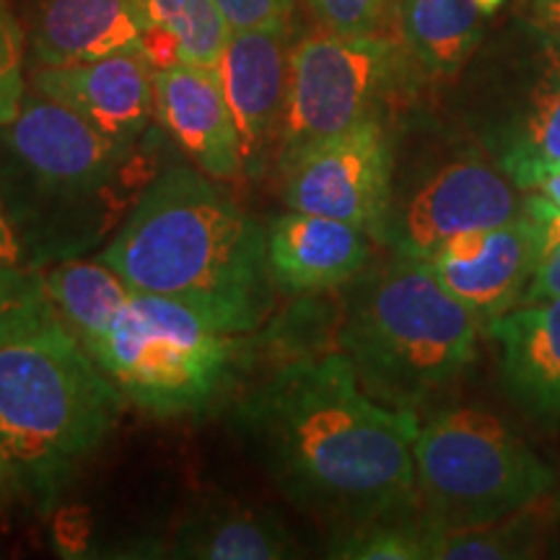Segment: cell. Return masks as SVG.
<instances>
[{"label":"cell","mask_w":560,"mask_h":560,"mask_svg":"<svg viewBox=\"0 0 560 560\" xmlns=\"http://www.w3.org/2000/svg\"><path fill=\"white\" fill-rule=\"evenodd\" d=\"M418 425L371 397L340 350L283 363L231 410V431L280 493L346 529L416 516Z\"/></svg>","instance_id":"6da1fadb"},{"label":"cell","mask_w":560,"mask_h":560,"mask_svg":"<svg viewBox=\"0 0 560 560\" xmlns=\"http://www.w3.org/2000/svg\"><path fill=\"white\" fill-rule=\"evenodd\" d=\"M265 236L219 179L170 166L96 257L136 291L182 301L221 330L249 335L276 301Z\"/></svg>","instance_id":"7a4b0ae2"},{"label":"cell","mask_w":560,"mask_h":560,"mask_svg":"<svg viewBox=\"0 0 560 560\" xmlns=\"http://www.w3.org/2000/svg\"><path fill=\"white\" fill-rule=\"evenodd\" d=\"M156 174L138 140L112 138L39 91L0 125V195L32 270L109 242Z\"/></svg>","instance_id":"3957f363"},{"label":"cell","mask_w":560,"mask_h":560,"mask_svg":"<svg viewBox=\"0 0 560 560\" xmlns=\"http://www.w3.org/2000/svg\"><path fill=\"white\" fill-rule=\"evenodd\" d=\"M122 392L55 317L0 340V465L45 514L122 416Z\"/></svg>","instance_id":"277c9868"},{"label":"cell","mask_w":560,"mask_h":560,"mask_svg":"<svg viewBox=\"0 0 560 560\" xmlns=\"http://www.w3.org/2000/svg\"><path fill=\"white\" fill-rule=\"evenodd\" d=\"M480 317L444 289L425 260L397 255L355 283L340 353L371 397L416 412L478 355Z\"/></svg>","instance_id":"5b68a950"},{"label":"cell","mask_w":560,"mask_h":560,"mask_svg":"<svg viewBox=\"0 0 560 560\" xmlns=\"http://www.w3.org/2000/svg\"><path fill=\"white\" fill-rule=\"evenodd\" d=\"M244 338L182 301L132 289L86 350L125 400L166 420L206 416L226 400L249 363Z\"/></svg>","instance_id":"8992f818"},{"label":"cell","mask_w":560,"mask_h":560,"mask_svg":"<svg viewBox=\"0 0 560 560\" xmlns=\"http://www.w3.org/2000/svg\"><path fill=\"white\" fill-rule=\"evenodd\" d=\"M418 516L429 527H486L522 514L552 488V472L506 420L475 405L418 425Z\"/></svg>","instance_id":"52a82bcc"},{"label":"cell","mask_w":560,"mask_h":560,"mask_svg":"<svg viewBox=\"0 0 560 560\" xmlns=\"http://www.w3.org/2000/svg\"><path fill=\"white\" fill-rule=\"evenodd\" d=\"M402 39L387 34H319L291 47L289 96L276 159L342 132L369 117L392 94L408 68Z\"/></svg>","instance_id":"ba28073f"},{"label":"cell","mask_w":560,"mask_h":560,"mask_svg":"<svg viewBox=\"0 0 560 560\" xmlns=\"http://www.w3.org/2000/svg\"><path fill=\"white\" fill-rule=\"evenodd\" d=\"M278 166L291 210L353 223L382 242L392 206V149L376 117L314 140Z\"/></svg>","instance_id":"9c48e42d"},{"label":"cell","mask_w":560,"mask_h":560,"mask_svg":"<svg viewBox=\"0 0 560 560\" xmlns=\"http://www.w3.org/2000/svg\"><path fill=\"white\" fill-rule=\"evenodd\" d=\"M520 190L499 161L480 156L444 161L416 182L402 200L392 198L382 242H389L397 255L429 260L452 236L501 226L522 215Z\"/></svg>","instance_id":"30bf717a"},{"label":"cell","mask_w":560,"mask_h":560,"mask_svg":"<svg viewBox=\"0 0 560 560\" xmlns=\"http://www.w3.org/2000/svg\"><path fill=\"white\" fill-rule=\"evenodd\" d=\"M291 24L231 30L219 75L240 130L242 174L257 179L278 153L289 96Z\"/></svg>","instance_id":"8fae6325"},{"label":"cell","mask_w":560,"mask_h":560,"mask_svg":"<svg viewBox=\"0 0 560 560\" xmlns=\"http://www.w3.org/2000/svg\"><path fill=\"white\" fill-rule=\"evenodd\" d=\"M540 249L542 221L524 208L501 226L452 236L425 262L452 296L490 322L520 304Z\"/></svg>","instance_id":"7c38bea8"},{"label":"cell","mask_w":560,"mask_h":560,"mask_svg":"<svg viewBox=\"0 0 560 560\" xmlns=\"http://www.w3.org/2000/svg\"><path fill=\"white\" fill-rule=\"evenodd\" d=\"M153 117L195 170L219 182L240 177V130L219 70L185 60L153 70Z\"/></svg>","instance_id":"4fadbf2b"},{"label":"cell","mask_w":560,"mask_h":560,"mask_svg":"<svg viewBox=\"0 0 560 560\" xmlns=\"http://www.w3.org/2000/svg\"><path fill=\"white\" fill-rule=\"evenodd\" d=\"M153 70L143 50H128L70 66H39L32 83L96 130L140 140L153 120Z\"/></svg>","instance_id":"5bb4252c"},{"label":"cell","mask_w":560,"mask_h":560,"mask_svg":"<svg viewBox=\"0 0 560 560\" xmlns=\"http://www.w3.org/2000/svg\"><path fill=\"white\" fill-rule=\"evenodd\" d=\"M265 236L276 291L291 296L338 289L361 276L371 255V236L353 223L327 215L291 213L270 223Z\"/></svg>","instance_id":"9a60e30c"},{"label":"cell","mask_w":560,"mask_h":560,"mask_svg":"<svg viewBox=\"0 0 560 560\" xmlns=\"http://www.w3.org/2000/svg\"><path fill=\"white\" fill-rule=\"evenodd\" d=\"M39 66H70L112 52L143 50L128 0H9Z\"/></svg>","instance_id":"2e32d148"},{"label":"cell","mask_w":560,"mask_h":560,"mask_svg":"<svg viewBox=\"0 0 560 560\" xmlns=\"http://www.w3.org/2000/svg\"><path fill=\"white\" fill-rule=\"evenodd\" d=\"M522 94L490 140L493 159L522 190L560 172V39L540 32Z\"/></svg>","instance_id":"e0dca14e"},{"label":"cell","mask_w":560,"mask_h":560,"mask_svg":"<svg viewBox=\"0 0 560 560\" xmlns=\"http://www.w3.org/2000/svg\"><path fill=\"white\" fill-rule=\"evenodd\" d=\"M501 348V371L532 418L560 429V299L520 304L488 322Z\"/></svg>","instance_id":"ac0fdd59"},{"label":"cell","mask_w":560,"mask_h":560,"mask_svg":"<svg viewBox=\"0 0 560 560\" xmlns=\"http://www.w3.org/2000/svg\"><path fill=\"white\" fill-rule=\"evenodd\" d=\"M164 558L278 560L296 556L289 527L262 509L240 503H208L182 520L161 545Z\"/></svg>","instance_id":"d6986e66"},{"label":"cell","mask_w":560,"mask_h":560,"mask_svg":"<svg viewBox=\"0 0 560 560\" xmlns=\"http://www.w3.org/2000/svg\"><path fill=\"white\" fill-rule=\"evenodd\" d=\"M153 68L195 62L219 70L231 34L215 0H128Z\"/></svg>","instance_id":"ffe728a7"},{"label":"cell","mask_w":560,"mask_h":560,"mask_svg":"<svg viewBox=\"0 0 560 560\" xmlns=\"http://www.w3.org/2000/svg\"><path fill=\"white\" fill-rule=\"evenodd\" d=\"M395 11L405 50L433 75L457 73L486 24L478 0H395Z\"/></svg>","instance_id":"44dd1931"},{"label":"cell","mask_w":560,"mask_h":560,"mask_svg":"<svg viewBox=\"0 0 560 560\" xmlns=\"http://www.w3.org/2000/svg\"><path fill=\"white\" fill-rule=\"evenodd\" d=\"M47 301L58 317L83 348H89L112 325L117 312L128 304L132 285L120 272L112 270L100 257L94 260L55 262L39 270Z\"/></svg>","instance_id":"7402d4cb"},{"label":"cell","mask_w":560,"mask_h":560,"mask_svg":"<svg viewBox=\"0 0 560 560\" xmlns=\"http://www.w3.org/2000/svg\"><path fill=\"white\" fill-rule=\"evenodd\" d=\"M529 556H535L532 529L524 522H516V516L467 529H439L423 522V558L509 560Z\"/></svg>","instance_id":"603a6c76"},{"label":"cell","mask_w":560,"mask_h":560,"mask_svg":"<svg viewBox=\"0 0 560 560\" xmlns=\"http://www.w3.org/2000/svg\"><path fill=\"white\" fill-rule=\"evenodd\" d=\"M327 556L348 560H420L423 558V522L420 516H410V520L374 522L366 527L342 529Z\"/></svg>","instance_id":"cb8c5ba5"},{"label":"cell","mask_w":560,"mask_h":560,"mask_svg":"<svg viewBox=\"0 0 560 560\" xmlns=\"http://www.w3.org/2000/svg\"><path fill=\"white\" fill-rule=\"evenodd\" d=\"M55 319L39 270L0 262V340Z\"/></svg>","instance_id":"d4e9b609"},{"label":"cell","mask_w":560,"mask_h":560,"mask_svg":"<svg viewBox=\"0 0 560 560\" xmlns=\"http://www.w3.org/2000/svg\"><path fill=\"white\" fill-rule=\"evenodd\" d=\"M26 37L9 0H0V125L16 120L26 96Z\"/></svg>","instance_id":"484cf974"},{"label":"cell","mask_w":560,"mask_h":560,"mask_svg":"<svg viewBox=\"0 0 560 560\" xmlns=\"http://www.w3.org/2000/svg\"><path fill=\"white\" fill-rule=\"evenodd\" d=\"M524 208L542 221V249L520 304H540V301L560 299V210L548 206L537 195L527 198Z\"/></svg>","instance_id":"4316f807"},{"label":"cell","mask_w":560,"mask_h":560,"mask_svg":"<svg viewBox=\"0 0 560 560\" xmlns=\"http://www.w3.org/2000/svg\"><path fill=\"white\" fill-rule=\"evenodd\" d=\"M319 26L335 34H380L392 0H306Z\"/></svg>","instance_id":"83f0119b"},{"label":"cell","mask_w":560,"mask_h":560,"mask_svg":"<svg viewBox=\"0 0 560 560\" xmlns=\"http://www.w3.org/2000/svg\"><path fill=\"white\" fill-rule=\"evenodd\" d=\"M231 30L291 24L299 0H215Z\"/></svg>","instance_id":"f1b7e54d"},{"label":"cell","mask_w":560,"mask_h":560,"mask_svg":"<svg viewBox=\"0 0 560 560\" xmlns=\"http://www.w3.org/2000/svg\"><path fill=\"white\" fill-rule=\"evenodd\" d=\"M524 11L537 32L560 39V0H524Z\"/></svg>","instance_id":"f546056e"},{"label":"cell","mask_w":560,"mask_h":560,"mask_svg":"<svg viewBox=\"0 0 560 560\" xmlns=\"http://www.w3.org/2000/svg\"><path fill=\"white\" fill-rule=\"evenodd\" d=\"M0 262L5 265H24V247H21L16 229H13L9 210H5L3 195H0Z\"/></svg>","instance_id":"4dcf8cb0"},{"label":"cell","mask_w":560,"mask_h":560,"mask_svg":"<svg viewBox=\"0 0 560 560\" xmlns=\"http://www.w3.org/2000/svg\"><path fill=\"white\" fill-rule=\"evenodd\" d=\"M537 198H542L548 206L560 210V172H552L550 177H545L540 185L535 187Z\"/></svg>","instance_id":"1f68e13d"},{"label":"cell","mask_w":560,"mask_h":560,"mask_svg":"<svg viewBox=\"0 0 560 560\" xmlns=\"http://www.w3.org/2000/svg\"><path fill=\"white\" fill-rule=\"evenodd\" d=\"M503 3H506V0H478V5L482 9V13H486V16H490L493 11H499Z\"/></svg>","instance_id":"d6a6232c"},{"label":"cell","mask_w":560,"mask_h":560,"mask_svg":"<svg viewBox=\"0 0 560 560\" xmlns=\"http://www.w3.org/2000/svg\"><path fill=\"white\" fill-rule=\"evenodd\" d=\"M11 493V488H9V480H5V472H3V465H0V503H3V499L5 495Z\"/></svg>","instance_id":"836d02e7"},{"label":"cell","mask_w":560,"mask_h":560,"mask_svg":"<svg viewBox=\"0 0 560 560\" xmlns=\"http://www.w3.org/2000/svg\"><path fill=\"white\" fill-rule=\"evenodd\" d=\"M558 511H560V501H558Z\"/></svg>","instance_id":"e575fe53"}]
</instances>
